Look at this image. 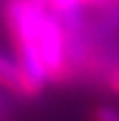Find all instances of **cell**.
<instances>
[{
    "label": "cell",
    "instance_id": "2",
    "mask_svg": "<svg viewBox=\"0 0 119 121\" xmlns=\"http://www.w3.org/2000/svg\"><path fill=\"white\" fill-rule=\"evenodd\" d=\"M0 86L17 96L33 99L39 95L35 86L31 84V80L27 78L25 70L21 68L19 60L6 56V53H0Z\"/></svg>",
    "mask_w": 119,
    "mask_h": 121
},
{
    "label": "cell",
    "instance_id": "3",
    "mask_svg": "<svg viewBox=\"0 0 119 121\" xmlns=\"http://www.w3.org/2000/svg\"><path fill=\"white\" fill-rule=\"evenodd\" d=\"M97 80L107 88V92L119 96V57H109L105 53V60L99 68Z\"/></svg>",
    "mask_w": 119,
    "mask_h": 121
},
{
    "label": "cell",
    "instance_id": "1",
    "mask_svg": "<svg viewBox=\"0 0 119 121\" xmlns=\"http://www.w3.org/2000/svg\"><path fill=\"white\" fill-rule=\"evenodd\" d=\"M39 57L47 80L51 84H68L72 82L70 70V35L64 21L49 8L45 10L41 27H39Z\"/></svg>",
    "mask_w": 119,
    "mask_h": 121
},
{
    "label": "cell",
    "instance_id": "5",
    "mask_svg": "<svg viewBox=\"0 0 119 121\" xmlns=\"http://www.w3.org/2000/svg\"><path fill=\"white\" fill-rule=\"evenodd\" d=\"M113 2H117V0H82L84 8H94V10H99L107 4H113Z\"/></svg>",
    "mask_w": 119,
    "mask_h": 121
},
{
    "label": "cell",
    "instance_id": "4",
    "mask_svg": "<svg viewBox=\"0 0 119 121\" xmlns=\"http://www.w3.org/2000/svg\"><path fill=\"white\" fill-rule=\"evenodd\" d=\"M93 121H119V111L113 107H99L93 113Z\"/></svg>",
    "mask_w": 119,
    "mask_h": 121
}]
</instances>
